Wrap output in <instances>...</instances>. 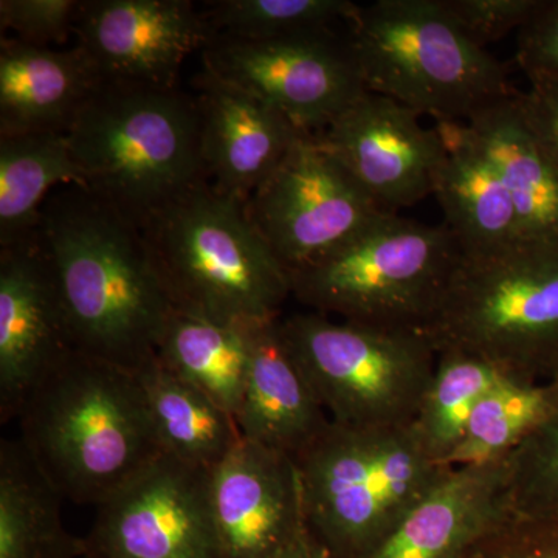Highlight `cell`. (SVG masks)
<instances>
[{
	"mask_svg": "<svg viewBox=\"0 0 558 558\" xmlns=\"http://www.w3.org/2000/svg\"><path fill=\"white\" fill-rule=\"evenodd\" d=\"M36 241L75 351L132 374L153 362L175 310L137 223L72 183L44 204Z\"/></svg>",
	"mask_w": 558,
	"mask_h": 558,
	"instance_id": "cell-1",
	"label": "cell"
},
{
	"mask_svg": "<svg viewBox=\"0 0 558 558\" xmlns=\"http://www.w3.org/2000/svg\"><path fill=\"white\" fill-rule=\"evenodd\" d=\"M17 421L21 440L62 499L100 506L165 453L130 371L72 352Z\"/></svg>",
	"mask_w": 558,
	"mask_h": 558,
	"instance_id": "cell-2",
	"label": "cell"
},
{
	"mask_svg": "<svg viewBox=\"0 0 558 558\" xmlns=\"http://www.w3.org/2000/svg\"><path fill=\"white\" fill-rule=\"evenodd\" d=\"M172 307L223 325L281 317L292 296L279 264L247 216L245 201L208 180L138 226Z\"/></svg>",
	"mask_w": 558,
	"mask_h": 558,
	"instance_id": "cell-3",
	"label": "cell"
},
{
	"mask_svg": "<svg viewBox=\"0 0 558 558\" xmlns=\"http://www.w3.org/2000/svg\"><path fill=\"white\" fill-rule=\"evenodd\" d=\"M81 185L140 223L207 180L196 98L102 80L68 132Z\"/></svg>",
	"mask_w": 558,
	"mask_h": 558,
	"instance_id": "cell-4",
	"label": "cell"
},
{
	"mask_svg": "<svg viewBox=\"0 0 558 558\" xmlns=\"http://www.w3.org/2000/svg\"><path fill=\"white\" fill-rule=\"evenodd\" d=\"M436 351H461L501 373L558 376V241L521 238L462 253L425 329Z\"/></svg>",
	"mask_w": 558,
	"mask_h": 558,
	"instance_id": "cell-5",
	"label": "cell"
},
{
	"mask_svg": "<svg viewBox=\"0 0 558 558\" xmlns=\"http://www.w3.org/2000/svg\"><path fill=\"white\" fill-rule=\"evenodd\" d=\"M348 24L366 92L418 116L468 121L515 92L505 65L459 31L442 0H377Z\"/></svg>",
	"mask_w": 558,
	"mask_h": 558,
	"instance_id": "cell-6",
	"label": "cell"
},
{
	"mask_svg": "<svg viewBox=\"0 0 558 558\" xmlns=\"http://www.w3.org/2000/svg\"><path fill=\"white\" fill-rule=\"evenodd\" d=\"M293 461L307 527L337 558L368 556L449 469L411 427L333 422Z\"/></svg>",
	"mask_w": 558,
	"mask_h": 558,
	"instance_id": "cell-7",
	"label": "cell"
},
{
	"mask_svg": "<svg viewBox=\"0 0 558 558\" xmlns=\"http://www.w3.org/2000/svg\"><path fill=\"white\" fill-rule=\"evenodd\" d=\"M462 250L444 226L387 213L329 255L289 274L311 312L392 329H427Z\"/></svg>",
	"mask_w": 558,
	"mask_h": 558,
	"instance_id": "cell-8",
	"label": "cell"
},
{
	"mask_svg": "<svg viewBox=\"0 0 558 558\" xmlns=\"http://www.w3.org/2000/svg\"><path fill=\"white\" fill-rule=\"evenodd\" d=\"M278 328L330 422L354 428L413 425L438 363L427 332L311 311L279 318Z\"/></svg>",
	"mask_w": 558,
	"mask_h": 558,
	"instance_id": "cell-9",
	"label": "cell"
},
{
	"mask_svg": "<svg viewBox=\"0 0 558 558\" xmlns=\"http://www.w3.org/2000/svg\"><path fill=\"white\" fill-rule=\"evenodd\" d=\"M288 274L303 269L387 215L314 135H303L245 202Z\"/></svg>",
	"mask_w": 558,
	"mask_h": 558,
	"instance_id": "cell-10",
	"label": "cell"
},
{
	"mask_svg": "<svg viewBox=\"0 0 558 558\" xmlns=\"http://www.w3.org/2000/svg\"><path fill=\"white\" fill-rule=\"evenodd\" d=\"M204 70L317 135L366 94L347 36L332 31L274 40L209 38Z\"/></svg>",
	"mask_w": 558,
	"mask_h": 558,
	"instance_id": "cell-11",
	"label": "cell"
},
{
	"mask_svg": "<svg viewBox=\"0 0 558 558\" xmlns=\"http://www.w3.org/2000/svg\"><path fill=\"white\" fill-rule=\"evenodd\" d=\"M84 545L100 558H219L209 470L163 453L98 506Z\"/></svg>",
	"mask_w": 558,
	"mask_h": 558,
	"instance_id": "cell-12",
	"label": "cell"
},
{
	"mask_svg": "<svg viewBox=\"0 0 558 558\" xmlns=\"http://www.w3.org/2000/svg\"><path fill=\"white\" fill-rule=\"evenodd\" d=\"M314 137L387 213L433 194L447 153L442 134L417 112L371 92Z\"/></svg>",
	"mask_w": 558,
	"mask_h": 558,
	"instance_id": "cell-13",
	"label": "cell"
},
{
	"mask_svg": "<svg viewBox=\"0 0 558 558\" xmlns=\"http://www.w3.org/2000/svg\"><path fill=\"white\" fill-rule=\"evenodd\" d=\"M75 36L102 80L175 87L183 61L207 46L209 31L186 0H87Z\"/></svg>",
	"mask_w": 558,
	"mask_h": 558,
	"instance_id": "cell-14",
	"label": "cell"
},
{
	"mask_svg": "<svg viewBox=\"0 0 558 558\" xmlns=\"http://www.w3.org/2000/svg\"><path fill=\"white\" fill-rule=\"evenodd\" d=\"M72 352L60 295L35 236L0 252V418L25 400Z\"/></svg>",
	"mask_w": 558,
	"mask_h": 558,
	"instance_id": "cell-15",
	"label": "cell"
},
{
	"mask_svg": "<svg viewBox=\"0 0 558 558\" xmlns=\"http://www.w3.org/2000/svg\"><path fill=\"white\" fill-rule=\"evenodd\" d=\"M209 501L219 558H277L307 524L295 461L244 438L209 470Z\"/></svg>",
	"mask_w": 558,
	"mask_h": 558,
	"instance_id": "cell-16",
	"label": "cell"
},
{
	"mask_svg": "<svg viewBox=\"0 0 558 558\" xmlns=\"http://www.w3.org/2000/svg\"><path fill=\"white\" fill-rule=\"evenodd\" d=\"M205 178L247 202L304 134L266 101L202 70L196 76Z\"/></svg>",
	"mask_w": 558,
	"mask_h": 558,
	"instance_id": "cell-17",
	"label": "cell"
},
{
	"mask_svg": "<svg viewBox=\"0 0 558 558\" xmlns=\"http://www.w3.org/2000/svg\"><path fill=\"white\" fill-rule=\"evenodd\" d=\"M509 523L505 461L449 468L365 558H472Z\"/></svg>",
	"mask_w": 558,
	"mask_h": 558,
	"instance_id": "cell-18",
	"label": "cell"
},
{
	"mask_svg": "<svg viewBox=\"0 0 558 558\" xmlns=\"http://www.w3.org/2000/svg\"><path fill=\"white\" fill-rule=\"evenodd\" d=\"M278 319L248 328V374L236 422L242 438L295 459L330 418L286 348Z\"/></svg>",
	"mask_w": 558,
	"mask_h": 558,
	"instance_id": "cell-19",
	"label": "cell"
},
{
	"mask_svg": "<svg viewBox=\"0 0 558 558\" xmlns=\"http://www.w3.org/2000/svg\"><path fill=\"white\" fill-rule=\"evenodd\" d=\"M102 81L78 46L70 50L0 44V137L68 132Z\"/></svg>",
	"mask_w": 558,
	"mask_h": 558,
	"instance_id": "cell-20",
	"label": "cell"
},
{
	"mask_svg": "<svg viewBox=\"0 0 558 558\" xmlns=\"http://www.w3.org/2000/svg\"><path fill=\"white\" fill-rule=\"evenodd\" d=\"M515 94L473 113L465 128L509 191L523 236L558 241V172L529 130Z\"/></svg>",
	"mask_w": 558,
	"mask_h": 558,
	"instance_id": "cell-21",
	"label": "cell"
},
{
	"mask_svg": "<svg viewBox=\"0 0 558 558\" xmlns=\"http://www.w3.org/2000/svg\"><path fill=\"white\" fill-rule=\"evenodd\" d=\"M446 146L433 196L462 253L487 252L524 238L509 191L468 128L458 126L457 142Z\"/></svg>",
	"mask_w": 558,
	"mask_h": 558,
	"instance_id": "cell-22",
	"label": "cell"
},
{
	"mask_svg": "<svg viewBox=\"0 0 558 558\" xmlns=\"http://www.w3.org/2000/svg\"><path fill=\"white\" fill-rule=\"evenodd\" d=\"M61 495L21 439L0 444V558H78L84 539L62 524Z\"/></svg>",
	"mask_w": 558,
	"mask_h": 558,
	"instance_id": "cell-23",
	"label": "cell"
},
{
	"mask_svg": "<svg viewBox=\"0 0 558 558\" xmlns=\"http://www.w3.org/2000/svg\"><path fill=\"white\" fill-rule=\"evenodd\" d=\"M135 377L165 453L194 468L211 470L241 442L233 414L165 368L157 357Z\"/></svg>",
	"mask_w": 558,
	"mask_h": 558,
	"instance_id": "cell-24",
	"label": "cell"
},
{
	"mask_svg": "<svg viewBox=\"0 0 558 558\" xmlns=\"http://www.w3.org/2000/svg\"><path fill=\"white\" fill-rule=\"evenodd\" d=\"M81 175L62 132L0 137V245L35 236L40 209L61 186Z\"/></svg>",
	"mask_w": 558,
	"mask_h": 558,
	"instance_id": "cell-25",
	"label": "cell"
},
{
	"mask_svg": "<svg viewBox=\"0 0 558 558\" xmlns=\"http://www.w3.org/2000/svg\"><path fill=\"white\" fill-rule=\"evenodd\" d=\"M248 328L175 311L157 360L236 418L248 374Z\"/></svg>",
	"mask_w": 558,
	"mask_h": 558,
	"instance_id": "cell-26",
	"label": "cell"
},
{
	"mask_svg": "<svg viewBox=\"0 0 558 558\" xmlns=\"http://www.w3.org/2000/svg\"><path fill=\"white\" fill-rule=\"evenodd\" d=\"M501 371L461 351L438 352L435 374L414 418V435L429 457L449 468L473 410Z\"/></svg>",
	"mask_w": 558,
	"mask_h": 558,
	"instance_id": "cell-27",
	"label": "cell"
},
{
	"mask_svg": "<svg viewBox=\"0 0 558 558\" xmlns=\"http://www.w3.org/2000/svg\"><path fill=\"white\" fill-rule=\"evenodd\" d=\"M549 398V380L502 373L473 410L449 468L506 461L545 414Z\"/></svg>",
	"mask_w": 558,
	"mask_h": 558,
	"instance_id": "cell-28",
	"label": "cell"
},
{
	"mask_svg": "<svg viewBox=\"0 0 558 558\" xmlns=\"http://www.w3.org/2000/svg\"><path fill=\"white\" fill-rule=\"evenodd\" d=\"M357 10L349 0H222L201 11L209 38L274 40L330 32Z\"/></svg>",
	"mask_w": 558,
	"mask_h": 558,
	"instance_id": "cell-29",
	"label": "cell"
},
{
	"mask_svg": "<svg viewBox=\"0 0 558 558\" xmlns=\"http://www.w3.org/2000/svg\"><path fill=\"white\" fill-rule=\"evenodd\" d=\"M548 409L506 458L510 521L558 527V376L550 379Z\"/></svg>",
	"mask_w": 558,
	"mask_h": 558,
	"instance_id": "cell-30",
	"label": "cell"
},
{
	"mask_svg": "<svg viewBox=\"0 0 558 558\" xmlns=\"http://www.w3.org/2000/svg\"><path fill=\"white\" fill-rule=\"evenodd\" d=\"M81 7L80 0H2L0 27L32 46H60L75 35Z\"/></svg>",
	"mask_w": 558,
	"mask_h": 558,
	"instance_id": "cell-31",
	"label": "cell"
},
{
	"mask_svg": "<svg viewBox=\"0 0 558 558\" xmlns=\"http://www.w3.org/2000/svg\"><path fill=\"white\" fill-rule=\"evenodd\" d=\"M542 0H442L451 21L473 44H488L519 33L538 10Z\"/></svg>",
	"mask_w": 558,
	"mask_h": 558,
	"instance_id": "cell-32",
	"label": "cell"
},
{
	"mask_svg": "<svg viewBox=\"0 0 558 558\" xmlns=\"http://www.w3.org/2000/svg\"><path fill=\"white\" fill-rule=\"evenodd\" d=\"M517 61L529 81L558 83V0H542L517 33Z\"/></svg>",
	"mask_w": 558,
	"mask_h": 558,
	"instance_id": "cell-33",
	"label": "cell"
},
{
	"mask_svg": "<svg viewBox=\"0 0 558 558\" xmlns=\"http://www.w3.org/2000/svg\"><path fill=\"white\" fill-rule=\"evenodd\" d=\"M526 92H517L521 116L532 135L558 172V83L529 81Z\"/></svg>",
	"mask_w": 558,
	"mask_h": 558,
	"instance_id": "cell-34",
	"label": "cell"
},
{
	"mask_svg": "<svg viewBox=\"0 0 558 558\" xmlns=\"http://www.w3.org/2000/svg\"><path fill=\"white\" fill-rule=\"evenodd\" d=\"M478 554L481 558H558V527L510 521Z\"/></svg>",
	"mask_w": 558,
	"mask_h": 558,
	"instance_id": "cell-35",
	"label": "cell"
},
{
	"mask_svg": "<svg viewBox=\"0 0 558 558\" xmlns=\"http://www.w3.org/2000/svg\"><path fill=\"white\" fill-rule=\"evenodd\" d=\"M277 558H337L314 534L306 527L296 535L295 539L282 550Z\"/></svg>",
	"mask_w": 558,
	"mask_h": 558,
	"instance_id": "cell-36",
	"label": "cell"
},
{
	"mask_svg": "<svg viewBox=\"0 0 558 558\" xmlns=\"http://www.w3.org/2000/svg\"><path fill=\"white\" fill-rule=\"evenodd\" d=\"M78 558H100V557H97V556H95V554H92L90 550L86 548V545H84L83 554H81V556Z\"/></svg>",
	"mask_w": 558,
	"mask_h": 558,
	"instance_id": "cell-37",
	"label": "cell"
},
{
	"mask_svg": "<svg viewBox=\"0 0 558 558\" xmlns=\"http://www.w3.org/2000/svg\"><path fill=\"white\" fill-rule=\"evenodd\" d=\"M472 558H481V557L478 556V554H476V556H475V557H472Z\"/></svg>",
	"mask_w": 558,
	"mask_h": 558,
	"instance_id": "cell-38",
	"label": "cell"
}]
</instances>
